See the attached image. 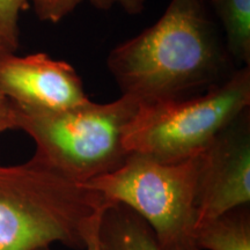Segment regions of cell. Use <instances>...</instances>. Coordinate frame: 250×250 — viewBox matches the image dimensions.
Returning <instances> with one entry per match:
<instances>
[{
  "mask_svg": "<svg viewBox=\"0 0 250 250\" xmlns=\"http://www.w3.org/2000/svg\"><path fill=\"white\" fill-rule=\"evenodd\" d=\"M28 0H0V57L15 54L19 46V18Z\"/></svg>",
  "mask_w": 250,
  "mask_h": 250,
  "instance_id": "obj_11",
  "label": "cell"
},
{
  "mask_svg": "<svg viewBox=\"0 0 250 250\" xmlns=\"http://www.w3.org/2000/svg\"><path fill=\"white\" fill-rule=\"evenodd\" d=\"M37 17L46 22L57 23L73 12L83 0H31Z\"/></svg>",
  "mask_w": 250,
  "mask_h": 250,
  "instance_id": "obj_12",
  "label": "cell"
},
{
  "mask_svg": "<svg viewBox=\"0 0 250 250\" xmlns=\"http://www.w3.org/2000/svg\"><path fill=\"white\" fill-rule=\"evenodd\" d=\"M94 7L103 11H109L114 7H120L127 14H139L145 8L146 0H88Z\"/></svg>",
  "mask_w": 250,
  "mask_h": 250,
  "instance_id": "obj_13",
  "label": "cell"
},
{
  "mask_svg": "<svg viewBox=\"0 0 250 250\" xmlns=\"http://www.w3.org/2000/svg\"><path fill=\"white\" fill-rule=\"evenodd\" d=\"M110 204L33 156L0 166V250H85L89 229Z\"/></svg>",
  "mask_w": 250,
  "mask_h": 250,
  "instance_id": "obj_2",
  "label": "cell"
},
{
  "mask_svg": "<svg viewBox=\"0 0 250 250\" xmlns=\"http://www.w3.org/2000/svg\"><path fill=\"white\" fill-rule=\"evenodd\" d=\"M100 220H101V218H100L99 220L93 225L92 228L89 229L88 234H87L85 250H100V245H99V225H100ZM43 250H51V249L46 248V249H43Z\"/></svg>",
  "mask_w": 250,
  "mask_h": 250,
  "instance_id": "obj_15",
  "label": "cell"
},
{
  "mask_svg": "<svg viewBox=\"0 0 250 250\" xmlns=\"http://www.w3.org/2000/svg\"><path fill=\"white\" fill-rule=\"evenodd\" d=\"M17 130V116L14 104L0 94V132Z\"/></svg>",
  "mask_w": 250,
  "mask_h": 250,
  "instance_id": "obj_14",
  "label": "cell"
},
{
  "mask_svg": "<svg viewBox=\"0 0 250 250\" xmlns=\"http://www.w3.org/2000/svg\"><path fill=\"white\" fill-rule=\"evenodd\" d=\"M100 250H161L147 223L123 204H109L99 225Z\"/></svg>",
  "mask_w": 250,
  "mask_h": 250,
  "instance_id": "obj_8",
  "label": "cell"
},
{
  "mask_svg": "<svg viewBox=\"0 0 250 250\" xmlns=\"http://www.w3.org/2000/svg\"><path fill=\"white\" fill-rule=\"evenodd\" d=\"M206 0H170L154 24L111 50L107 67L122 95L140 104L195 95L236 68Z\"/></svg>",
  "mask_w": 250,
  "mask_h": 250,
  "instance_id": "obj_1",
  "label": "cell"
},
{
  "mask_svg": "<svg viewBox=\"0 0 250 250\" xmlns=\"http://www.w3.org/2000/svg\"><path fill=\"white\" fill-rule=\"evenodd\" d=\"M0 94L21 108L58 110L89 101L73 66L39 52L0 57Z\"/></svg>",
  "mask_w": 250,
  "mask_h": 250,
  "instance_id": "obj_7",
  "label": "cell"
},
{
  "mask_svg": "<svg viewBox=\"0 0 250 250\" xmlns=\"http://www.w3.org/2000/svg\"><path fill=\"white\" fill-rule=\"evenodd\" d=\"M196 242L202 250H250V208L241 205L199 221Z\"/></svg>",
  "mask_w": 250,
  "mask_h": 250,
  "instance_id": "obj_9",
  "label": "cell"
},
{
  "mask_svg": "<svg viewBox=\"0 0 250 250\" xmlns=\"http://www.w3.org/2000/svg\"><path fill=\"white\" fill-rule=\"evenodd\" d=\"M249 105L250 65H246L205 93L140 104L125 136V147L167 162L191 158Z\"/></svg>",
  "mask_w": 250,
  "mask_h": 250,
  "instance_id": "obj_5",
  "label": "cell"
},
{
  "mask_svg": "<svg viewBox=\"0 0 250 250\" xmlns=\"http://www.w3.org/2000/svg\"><path fill=\"white\" fill-rule=\"evenodd\" d=\"M14 104V103H13ZM140 103L129 95L58 110L14 104L17 129L33 138L34 158L73 182L86 184L121 168L130 153L125 136Z\"/></svg>",
  "mask_w": 250,
  "mask_h": 250,
  "instance_id": "obj_3",
  "label": "cell"
},
{
  "mask_svg": "<svg viewBox=\"0 0 250 250\" xmlns=\"http://www.w3.org/2000/svg\"><path fill=\"white\" fill-rule=\"evenodd\" d=\"M249 203L250 111L247 109L199 152L197 224Z\"/></svg>",
  "mask_w": 250,
  "mask_h": 250,
  "instance_id": "obj_6",
  "label": "cell"
},
{
  "mask_svg": "<svg viewBox=\"0 0 250 250\" xmlns=\"http://www.w3.org/2000/svg\"><path fill=\"white\" fill-rule=\"evenodd\" d=\"M220 22L227 54L237 67L250 65V0H208Z\"/></svg>",
  "mask_w": 250,
  "mask_h": 250,
  "instance_id": "obj_10",
  "label": "cell"
},
{
  "mask_svg": "<svg viewBox=\"0 0 250 250\" xmlns=\"http://www.w3.org/2000/svg\"><path fill=\"white\" fill-rule=\"evenodd\" d=\"M198 154L167 162L130 153L121 168L86 186L142 217L161 250H202L195 237Z\"/></svg>",
  "mask_w": 250,
  "mask_h": 250,
  "instance_id": "obj_4",
  "label": "cell"
}]
</instances>
